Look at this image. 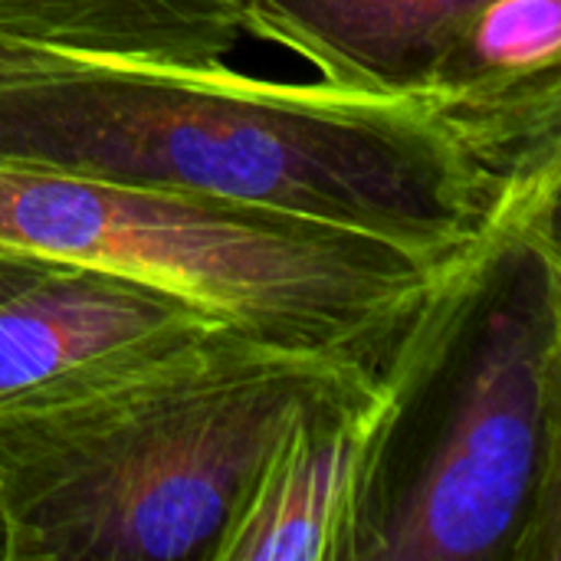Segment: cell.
<instances>
[{"instance_id":"obj_8","label":"cell","mask_w":561,"mask_h":561,"mask_svg":"<svg viewBox=\"0 0 561 561\" xmlns=\"http://www.w3.org/2000/svg\"><path fill=\"white\" fill-rule=\"evenodd\" d=\"M247 0H0V43L95 66L214 69L243 33Z\"/></svg>"},{"instance_id":"obj_6","label":"cell","mask_w":561,"mask_h":561,"mask_svg":"<svg viewBox=\"0 0 561 561\" xmlns=\"http://www.w3.org/2000/svg\"><path fill=\"white\" fill-rule=\"evenodd\" d=\"M204 322L220 319L138 279L53 263L0 302V401Z\"/></svg>"},{"instance_id":"obj_4","label":"cell","mask_w":561,"mask_h":561,"mask_svg":"<svg viewBox=\"0 0 561 561\" xmlns=\"http://www.w3.org/2000/svg\"><path fill=\"white\" fill-rule=\"evenodd\" d=\"M556 214L559 197H546L510 230L440 434L355 561L542 559L539 539L559 549Z\"/></svg>"},{"instance_id":"obj_1","label":"cell","mask_w":561,"mask_h":561,"mask_svg":"<svg viewBox=\"0 0 561 561\" xmlns=\"http://www.w3.org/2000/svg\"><path fill=\"white\" fill-rule=\"evenodd\" d=\"M0 168L266 207L450 276L561 174V145H526L444 92L76 62L0 76Z\"/></svg>"},{"instance_id":"obj_5","label":"cell","mask_w":561,"mask_h":561,"mask_svg":"<svg viewBox=\"0 0 561 561\" xmlns=\"http://www.w3.org/2000/svg\"><path fill=\"white\" fill-rule=\"evenodd\" d=\"M404 417L394 365L362 398L302 417L263 463L214 561H355Z\"/></svg>"},{"instance_id":"obj_10","label":"cell","mask_w":561,"mask_h":561,"mask_svg":"<svg viewBox=\"0 0 561 561\" xmlns=\"http://www.w3.org/2000/svg\"><path fill=\"white\" fill-rule=\"evenodd\" d=\"M49 266L53 263H43V260H30V256H16V253H0V302L16 296L30 283H36Z\"/></svg>"},{"instance_id":"obj_2","label":"cell","mask_w":561,"mask_h":561,"mask_svg":"<svg viewBox=\"0 0 561 561\" xmlns=\"http://www.w3.org/2000/svg\"><path fill=\"white\" fill-rule=\"evenodd\" d=\"M385 371L204 322L0 401L7 561H214L279 440Z\"/></svg>"},{"instance_id":"obj_7","label":"cell","mask_w":561,"mask_h":561,"mask_svg":"<svg viewBox=\"0 0 561 561\" xmlns=\"http://www.w3.org/2000/svg\"><path fill=\"white\" fill-rule=\"evenodd\" d=\"M486 0H247L243 33L306 59L322 82L368 92H434L470 16Z\"/></svg>"},{"instance_id":"obj_3","label":"cell","mask_w":561,"mask_h":561,"mask_svg":"<svg viewBox=\"0 0 561 561\" xmlns=\"http://www.w3.org/2000/svg\"><path fill=\"white\" fill-rule=\"evenodd\" d=\"M0 253L138 279L250 335L381 368L454 276L319 220L26 168H0Z\"/></svg>"},{"instance_id":"obj_9","label":"cell","mask_w":561,"mask_h":561,"mask_svg":"<svg viewBox=\"0 0 561 561\" xmlns=\"http://www.w3.org/2000/svg\"><path fill=\"white\" fill-rule=\"evenodd\" d=\"M76 62H82V59H66V56H53V53H43V49L13 46V43H0V76L43 72V69L76 66Z\"/></svg>"},{"instance_id":"obj_11","label":"cell","mask_w":561,"mask_h":561,"mask_svg":"<svg viewBox=\"0 0 561 561\" xmlns=\"http://www.w3.org/2000/svg\"><path fill=\"white\" fill-rule=\"evenodd\" d=\"M0 561H7V526H3V516H0Z\"/></svg>"}]
</instances>
